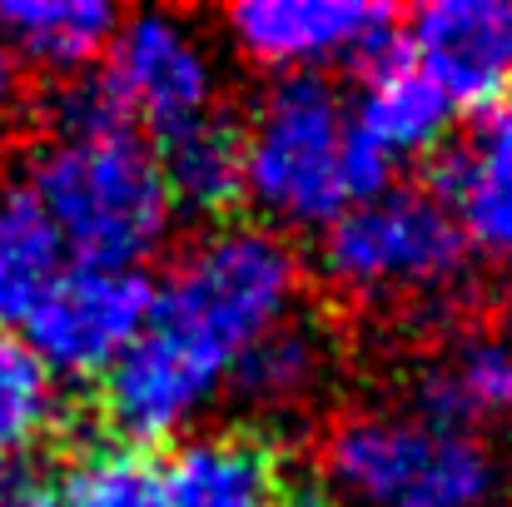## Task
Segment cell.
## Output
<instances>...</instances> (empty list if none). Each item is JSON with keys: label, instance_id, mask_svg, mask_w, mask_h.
Returning <instances> with one entry per match:
<instances>
[{"label": "cell", "instance_id": "10", "mask_svg": "<svg viewBox=\"0 0 512 507\" xmlns=\"http://www.w3.org/2000/svg\"><path fill=\"white\" fill-rule=\"evenodd\" d=\"M403 45L453 105L512 100V0H428L408 10Z\"/></svg>", "mask_w": 512, "mask_h": 507}, {"label": "cell", "instance_id": "16", "mask_svg": "<svg viewBox=\"0 0 512 507\" xmlns=\"http://www.w3.org/2000/svg\"><path fill=\"white\" fill-rule=\"evenodd\" d=\"M329 378H334V338L324 334V324L304 314H294L274 334L249 343L229 368V388L259 418L304 413L324 393Z\"/></svg>", "mask_w": 512, "mask_h": 507}, {"label": "cell", "instance_id": "14", "mask_svg": "<svg viewBox=\"0 0 512 507\" xmlns=\"http://www.w3.org/2000/svg\"><path fill=\"white\" fill-rule=\"evenodd\" d=\"M348 115L358 140L388 169L443 150V140L453 135V100L403 55H383L378 65L363 70Z\"/></svg>", "mask_w": 512, "mask_h": 507}, {"label": "cell", "instance_id": "9", "mask_svg": "<svg viewBox=\"0 0 512 507\" xmlns=\"http://www.w3.org/2000/svg\"><path fill=\"white\" fill-rule=\"evenodd\" d=\"M224 388H229V363H219L194 338L174 334L170 324L150 319V329L105 373L100 408L115 438L130 448L184 443Z\"/></svg>", "mask_w": 512, "mask_h": 507}, {"label": "cell", "instance_id": "6", "mask_svg": "<svg viewBox=\"0 0 512 507\" xmlns=\"http://www.w3.org/2000/svg\"><path fill=\"white\" fill-rule=\"evenodd\" d=\"M105 80L130 125H145L160 140L214 120L224 95V65L214 35H204V25L179 10L120 15Z\"/></svg>", "mask_w": 512, "mask_h": 507}, {"label": "cell", "instance_id": "19", "mask_svg": "<svg viewBox=\"0 0 512 507\" xmlns=\"http://www.w3.org/2000/svg\"><path fill=\"white\" fill-rule=\"evenodd\" d=\"M55 498L60 507H165L160 463L145 448L100 438V443L75 448Z\"/></svg>", "mask_w": 512, "mask_h": 507}, {"label": "cell", "instance_id": "7", "mask_svg": "<svg viewBox=\"0 0 512 507\" xmlns=\"http://www.w3.org/2000/svg\"><path fill=\"white\" fill-rule=\"evenodd\" d=\"M398 15L368 0H239L224 10L229 50L274 75H329L339 65H378L393 55Z\"/></svg>", "mask_w": 512, "mask_h": 507}, {"label": "cell", "instance_id": "22", "mask_svg": "<svg viewBox=\"0 0 512 507\" xmlns=\"http://www.w3.org/2000/svg\"><path fill=\"white\" fill-rule=\"evenodd\" d=\"M0 507H60L55 488L35 483V478H5L0 483Z\"/></svg>", "mask_w": 512, "mask_h": 507}, {"label": "cell", "instance_id": "20", "mask_svg": "<svg viewBox=\"0 0 512 507\" xmlns=\"http://www.w3.org/2000/svg\"><path fill=\"white\" fill-rule=\"evenodd\" d=\"M60 418L55 378L30 358L20 338L0 334V483L50 438Z\"/></svg>", "mask_w": 512, "mask_h": 507}, {"label": "cell", "instance_id": "5", "mask_svg": "<svg viewBox=\"0 0 512 507\" xmlns=\"http://www.w3.org/2000/svg\"><path fill=\"white\" fill-rule=\"evenodd\" d=\"M299 299L304 259L289 234L264 229L259 219H229L179 249L165 289L155 294V319L234 368L249 343L299 314Z\"/></svg>", "mask_w": 512, "mask_h": 507}, {"label": "cell", "instance_id": "13", "mask_svg": "<svg viewBox=\"0 0 512 507\" xmlns=\"http://www.w3.org/2000/svg\"><path fill=\"white\" fill-rule=\"evenodd\" d=\"M165 507H279L284 458L264 433H189L160 463Z\"/></svg>", "mask_w": 512, "mask_h": 507}, {"label": "cell", "instance_id": "8", "mask_svg": "<svg viewBox=\"0 0 512 507\" xmlns=\"http://www.w3.org/2000/svg\"><path fill=\"white\" fill-rule=\"evenodd\" d=\"M150 319L155 284L145 279V269L65 264V274L20 324V343L50 378H105L120 353L150 329Z\"/></svg>", "mask_w": 512, "mask_h": 507}, {"label": "cell", "instance_id": "21", "mask_svg": "<svg viewBox=\"0 0 512 507\" xmlns=\"http://www.w3.org/2000/svg\"><path fill=\"white\" fill-rule=\"evenodd\" d=\"M50 130L55 140H95V135H115V130H135L130 115L120 110L115 90L105 75H80L65 80L50 100Z\"/></svg>", "mask_w": 512, "mask_h": 507}, {"label": "cell", "instance_id": "17", "mask_svg": "<svg viewBox=\"0 0 512 507\" xmlns=\"http://www.w3.org/2000/svg\"><path fill=\"white\" fill-rule=\"evenodd\" d=\"M65 274V244L25 184H0V329H20Z\"/></svg>", "mask_w": 512, "mask_h": 507}, {"label": "cell", "instance_id": "12", "mask_svg": "<svg viewBox=\"0 0 512 507\" xmlns=\"http://www.w3.org/2000/svg\"><path fill=\"white\" fill-rule=\"evenodd\" d=\"M438 199L453 214L468 254L512 269V100L483 110L438 174Z\"/></svg>", "mask_w": 512, "mask_h": 507}, {"label": "cell", "instance_id": "3", "mask_svg": "<svg viewBox=\"0 0 512 507\" xmlns=\"http://www.w3.org/2000/svg\"><path fill=\"white\" fill-rule=\"evenodd\" d=\"M20 184L35 194L75 264L140 269L155 249H165L174 229L160 150H150L135 130L95 140L50 135L30 155Z\"/></svg>", "mask_w": 512, "mask_h": 507}, {"label": "cell", "instance_id": "18", "mask_svg": "<svg viewBox=\"0 0 512 507\" xmlns=\"http://www.w3.org/2000/svg\"><path fill=\"white\" fill-rule=\"evenodd\" d=\"M165 189L174 199V214H224L244 199V165H239V130H229L219 115L165 140L160 150Z\"/></svg>", "mask_w": 512, "mask_h": 507}, {"label": "cell", "instance_id": "15", "mask_svg": "<svg viewBox=\"0 0 512 507\" xmlns=\"http://www.w3.org/2000/svg\"><path fill=\"white\" fill-rule=\"evenodd\" d=\"M120 10L110 0H0V45L20 70L80 80L110 55Z\"/></svg>", "mask_w": 512, "mask_h": 507}, {"label": "cell", "instance_id": "1", "mask_svg": "<svg viewBox=\"0 0 512 507\" xmlns=\"http://www.w3.org/2000/svg\"><path fill=\"white\" fill-rule=\"evenodd\" d=\"M244 199L264 229H324L348 204L388 189L383 165L353 130L334 80L289 75L269 80L239 130Z\"/></svg>", "mask_w": 512, "mask_h": 507}, {"label": "cell", "instance_id": "24", "mask_svg": "<svg viewBox=\"0 0 512 507\" xmlns=\"http://www.w3.org/2000/svg\"><path fill=\"white\" fill-rule=\"evenodd\" d=\"M279 507H324V503H314V498H294V503H279Z\"/></svg>", "mask_w": 512, "mask_h": 507}, {"label": "cell", "instance_id": "23", "mask_svg": "<svg viewBox=\"0 0 512 507\" xmlns=\"http://www.w3.org/2000/svg\"><path fill=\"white\" fill-rule=\"evenodd\" d=\"M20 65L5 55V45H0V130L15 120V110H20Z\"/></svg>", "mask_w": 512, "mask_h": 507}, {"label": "cell", "instance_id": "11", "mask_svg": "<svg viewBox=\"0 0 512 507\" xmlns=\"http://www.w3.org/2000/svg\"><path fill=\"white\" fill-rule=\"evenodd\" d=\"M413 418L473 433L512 428V334L503 329H463L433 348L408 378Z\"/></svg>", "mask_w": 512, "mask_h": 507}, {"label": "cell", "instance_id": "4", "mask_svg": "<svg viewBox=\"0 0 512 507\" xmlns=\"http://www.w3.org/2000/svg\"><path fill=\"white\" fill-rule=\"evenodd\" d=\"M319 478L339 507H493L508 483L493 443L398 408L334 418L319 448Z\"/></svg>", "mask_w": 512, "mask_h": 507}, {"label": "cell", "instance_id": "2", "mask_svg": "<svg viewBox=\"0 0 512 507\" xmlns=\"http://www.w3.org/2000/svg\"><path fill=\"white\" fill-rule=\"evenodd\" d=\"M468 244L433 189H378L319 229L324 289L373 314H448L468 284Z\"/></svg>", "mask_w": 512, "mask_h": 507}]
</instances>
